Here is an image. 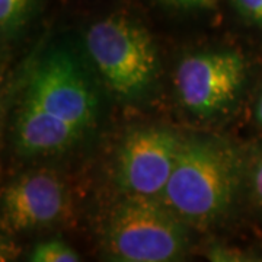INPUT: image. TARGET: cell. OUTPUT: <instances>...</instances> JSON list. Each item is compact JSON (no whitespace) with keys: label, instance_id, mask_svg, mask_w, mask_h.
<instances>
[{"label":"cell","instance_id":"1","mask_svg":"<svg viewBox=\"0 0 262 262\" xmlns=\"http://www.w3.org/2000/svg\"><path fill=\"white\" fill-rule=\"evenodd\" d=\"M99 96L80 57L67 46L47 48L31 69L12 122V144L25 158L61 155L94 130Z\"/></svg>","mask_w":262,"mask_h":262},{"label":"cell","instance_id":"2","mask_svg":"<svg viewBox=\"0 0 262 262\" xmlns=\"http://www.w3.org/2000/svg\"><path fill=\"white\" fill-rule=\"evenodd\" d=\"M244 175L234 147L215 139L182 140L160 201L189 227L207 229L232 210Z\"/></svg>","mask_w":262,"mask_h":262},{"label":"cell","instance_id":"3","mask_svg":"<svg viewBox=\"0 0 262 262\" xmlns=\"http://www.w3.org/2000/svg\"><path fill=\"white\" fill-rule=\"evenodd\" d=\"M84 48L105 86L124 101L140 99L159 75V54L147 29L125 15L95 20L84 32Z\"/></svg>","mask_w":262,"mask_h":262},{"label":"cell","instance_id":"4","mask_svg":"<svg viewBox=\"0 0 262 262\" xmlns=\"http://www.w3.org/2000/svg\"><path fill=\"white\" fill-rule=\"evenodd\" d=\"M188 227L160 200L125 194L105 220L103 246L114 261H175L189 246Z\"/></svg>","mask_w":262,"mask_h":262},{"label":"cell","instance_id":"5","mask_svg":"<svg viewBox=\"0 0 262 262\" xmlns=\"http://www.w3.org/2000/svg\"><path fill=\"white\" fill-rule=\"evenodd\" d=\"M245 57L234 50L201 51L184 57L175 70V91L188 113L207 118L229 110L244 89Z\"/></svg>","mask_w":262,"mask_h":262},{"label":"cell","instance_id":"6","mask_svg":"<svg viewBox=\"0 0 262 262\" xmlns=\"http://www.w3.org/2000/svg\"><path fill=\"white\" fill-rule=\"evenodd\" d=\"M70 213V191L54 170H29L2 189L3 232L18 234L53 227L67 220Z\"/></svg>","mask_w":262,"mask_h":262},{"label":"cell","instance_id":"7","mask_svg":"<svg viewBox=\"0 0 262 262\" xmlns=\"http://www.w3.org/2000/svg\"><path fill=\"white\" fill-rule=\"evenodd\" d=\"M182 139L165 128L131 131L117 155V181L127 195L160 200L175 168Z\"/></svg>","mask_w":262,"mask_h":262},{"label":"cell","instance_id":"8","mask_svg":"<svg viewBox=\"0 0 262 262\" xmlns=\"http://www.w3.org/2000/svg\"><path fill=\"white\" fill-rule=\"evenodd\" d=\"M38 0H0V29L3 38L12 37L25 27Z\"/></svg>","mask_w":262,"mask_h":262},{"label":"cell","instance_id":"9","mask_svg":"<svg viewBox=\"0 0 262 262\" xmlns=\"http://www.w3.org/2000/svg\"><path fill=\"white\" fill-rule=\"evenodd\" d=\"M28 259L32 262H75L80 261V256L63 241L48 239L32 248Z\"/></svg>","mask_w":262,"mask_h":262},{"label":"cell","instance_id":"10","mask_svg":"<svg viewBox=\"0 0 262 262\" xmlns=\"http://www.w3.org/2000/svg\"><path fill=\"white\" fill-rule=\"evenodd\" d=\"M233 9L249 25L262 29V0H230Z\"/></svg>","mask_w":262,"mask_h":262},{"label":"cell","instance_id":"11","mask_svg":"<svg viewBox=\"0 0 262 262\" xmlns=\"http://www.w3.org/2000/svg\"><path fill=\"white\" fill-rule=\"evenodd\" d=\"M169 8L181 10H214L219 5V0H159Z\"/></svg>","mask_w":262,"mask_h":262},{"label":"cell","instance_id":"12","mask_svg":"<svg viewBox=\"0 0 262 262\" xmlns=\"http://www.w3.org/2000/svg\"><path fill=\"white\" fill-rule=\"evenodd\" d=\"M249 178H251V188H252L253 198H255L256 204L261 207L262 210V150L253 159Z\"/></svg>","mask_w":262,"mask_h":262},{"label":"cell","instance_id":"13","mask_svg":"<svg viewBox=\"0 0 262 262\" xmlns=\"http://www.w3.org/2000/svg\"><path fill=\"white\" fill-rule=\"evenodd\" d=\"M255 115H256L258 124L262 127V95L261 98H259V101H258V103H256V113H255Z\"/></svg>","mask_w":262,"mask_h":262}]
</instances>
